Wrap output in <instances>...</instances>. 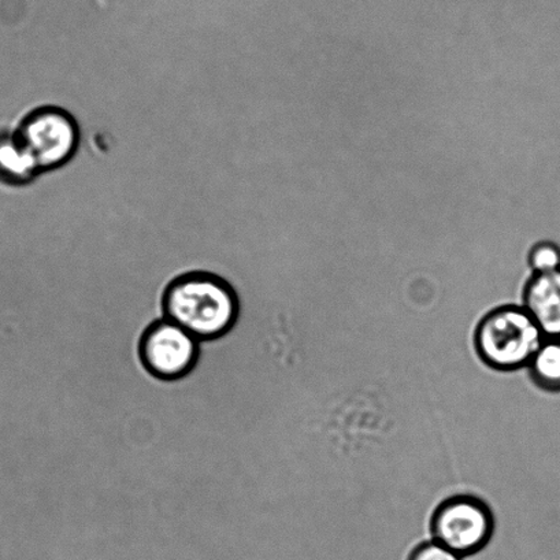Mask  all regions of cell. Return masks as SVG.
<instances>
[{
    "label": "cell",
    "instance_id": "1",
    "mask_svg": "<svg viewBox=\"0 0 560 560\" xmlns=\"http://www.w3.org/2000/svg\"><path fill=\"white\" fill-rule=\"evenodd\" d=\"M162 310L163 317L203 342L230 334L241 315V301L222 277L191 271L168 282L163 291Z\"/></svg>",
    "mask_w": 560,
    "mask_h": 560
},
{
    "label": "cell",
    "instance_id": "2",
    "mask_svg": "<svg viewBox=\"0 0 560 560\" xmlns=\"http://www.w3.org/2000/svg\"><path fill=\"white\" fill-rule=\"evenodd\" d=\"M546 339L535 319L522 306L492 310L477 325L475 346L487 366L499 372L527 368Z\"/></svg>",
    "mask_w": 560,
    "mask_h": 560
},
{
    "label": "cell",
    "instance_id": "3",
    "mask_svg": "<svg viewBox=\"0 0 560 560\" xmlns=\"http://www.w3.org/2000/svg\"><path fill=\"white\" fill-rule=\"evenodd\" d=\"M431 530L432 540L466 558L480 552L491 541L494 516L480 498L455 494L434 511Z\"/></svg>",
    "mask_w": 560,
    "mask_h": 560
},
{
    "label": "cell",
    "instance_id": "4",
    "mask_svg": "<svg viewBox=\"0 0 560 560\" xmlns=\"http://www.w3.org/2000/svg\"><path fill=\"white\" fill-rule=\"evenodd\" d=\"M15 135L34 156L40 172L56 171L67 165L80 144L78 121L68 110L57 106L31 112Z\"/></svg>",
    "mask_w": 560,
    "mask_h": 560
},
{
    "label": "cell",
    "instance_id": "5",
    "mask_svg": "<svg viewBox=\"0 0 560 560\" xmlns=\"http://www.w3.org/2000/svg\"><path fill=\"white\" fill-rule=\"evenodd\" d=\"M199 346L197 337L171 319L161 318L141 334L139 358L150 376L173 383L197 368Z\"/></svg>",
    "mask_w": 560,
    "mask_h": 560
},
{
    "label": "cell",
    "instance_id": "6",
    "mask_svg": "<svg viewBox=\"0 0 560 560\" xmlns=\"http://www.w3.org/2000/svg\"><path fill=\"white\" fill-rule=\"evenodd\" d=\"M522 307L546 337H560V269L532 275L522 292Z\"/></svg>",
    "mask_w": 560,
    "mask_h": 560
},
{
    "label": "cell",
    "instance_id": "7",
    "mask_svg": "<svg viewBox=\"0 0 560 560\" xmlns=\"http://www.w3.org/2000/svg\"><path fill=\"white\" fill-rule=\"evenodd\" d=\"M42 173L34 156L14 133L0 135V179L12 185L28 184Z\"/></svg>",
    "mask_w": 560,
    "mask_h": 560
},
{
    "label": "cell",
    "instance_id": "8",
    "mask_svg": "<svg viewBox=\"0 0 560 560\" xmlns=\"http://www.w3.org/2000/svg\"><path fill=\"white\" fill-rule=\"evenodd\" d=\"M529 376L537 388L560 393V337H546L527 364Z\"/></svg>",
    "mask_w": 560,
    "mask_h": 560
},
{
    "label": "cell",
    "instance_id": "9",
    "mask_svg": "<svg viewBox=\"0 0 560 560\" xmlns=\"http://www.w3.org/2000/svg\"><path fill=\"white\" fill-rule=\"evenodd\" d=\"M527 268L532 275L549 273L560 269V246L552 241H540L527 253Z\"/></svg>",
    "mask_w": 560,
    "mask_h": 560
},
{
    "label": "cell",
    "instance_id": "10",
    "mask_svg": "<svg viewBox=\"0 0 560 560\" xmlns=\"http://www.w3.org/2000/svg\"><path fill=\"white\" fill-rule=\"evenodd\" d=\"M458 553L451 551L438 541H427L418 546L409 560H462Z\"/></svg>",
    "mask_w": 560,
    "mask_h": 560
}]
</instances>
